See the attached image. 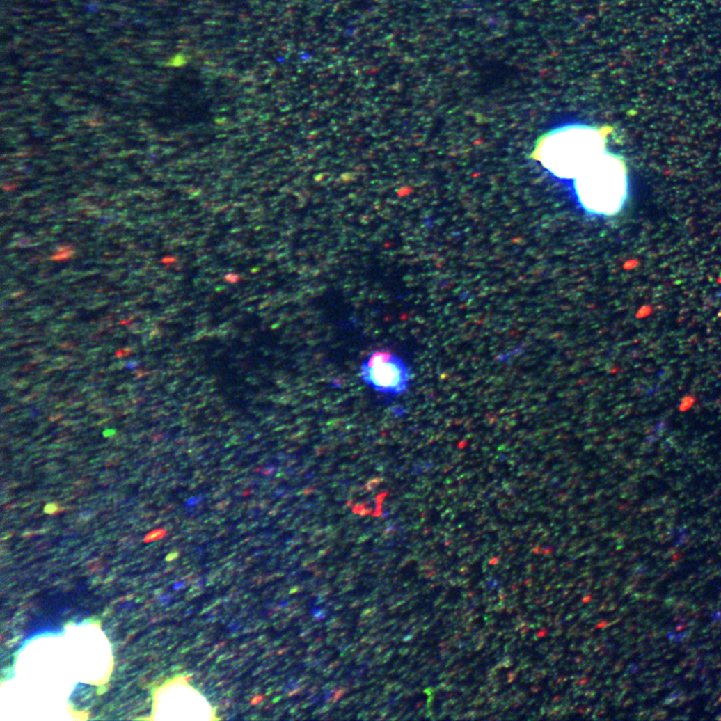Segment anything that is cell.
Masks as SVG:
<instances>
[{"instance_id":"cell-1","label":"cell","mask_w":721,"mask_h":721,"mask_svg":"<svg viewBox=\"0 0 721 721\" xmlns=\"http://www.w3.org/2000/svg\"><path fill=\"white\" fill-rule=\"evenodd\" d=\"M611 129L585 123H567L538 138L531 159L554 177L576 179L607 152Z\"/></svg>"},{"instance_id":"cell-2","label":"cell","mask_w":721,"mask_h":721,"mask_svg":"<svg viewBox=\"0 0 721 721\" xmlns=\"http://www.w3.org/2000/svg\"><path fill=\"white\" fill-rule=\"evenodd\" d=\"M578 204L591 216H613L629 197V177L624 159L606 152L573 180Z\"/></svg>"},{"instance_id":"cell-3","label":"cell","mask_w":721,"mask_h":721,"mask_svg":"<svg viewBox=\"0 0 721 721\" xmlns=\"http://www.w3.org/2000/svg\"><path fill=\"white\" fill-rule=\"evenodd\" d=\"M360 377L379 393L398 396L409 387L410 370L399 356L388 351H376L360 366Z\"/></svg>"},{"instance_id":"cell-4","label":"cell","mask_w":721,"mask_h":721,"mask_svg":"<svg viewBox=\"0 0 721 721\" xmlns=\"http://www.w3.org/2000/svg\"><path fill=\"white\" fill-rule=\"evenodd\" d=\"M97 4H93V3L88 4V8H86V10H88V11H93H93H97Z\"/></svg>"}]
</instances>
